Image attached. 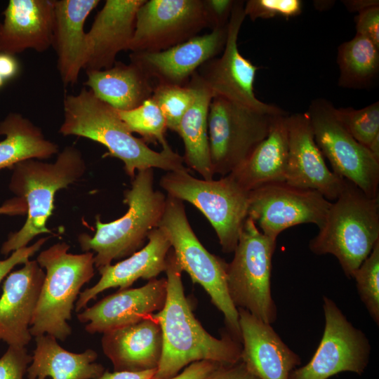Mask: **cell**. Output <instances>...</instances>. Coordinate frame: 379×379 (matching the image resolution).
<instances>
[{
  "mask_svg": "<svg viewBox=\"0 0 379 379\" xmlns=\"http://www.w3.org/2000/svg\"><path fill=\"white\" fill-rule=\"evenodd\" d=\"M276 241L265 235L248 217L234 258L227 267V286L234 305L270 324L277 317L271 293L272 260Z\"/></svg>",
  "mask_w": 379,
  "mask_h": 379,
  "instance_id": "9",
  "label": "cell"
},
{
  "mask_svg": "<svg viewBox=\"0 0 379 379\" xmlns=\"http://www.w3.org/2000/svg\"><path fill=\"white\" fill-rule=\"evenodd\" d=\"M334 109L327 100L317 98L306 111L317 146L333 172L366 196L378 197L379 162L347 132L335 116Z\"/></svg>",
  "mask_w": 379,
  "mask_h": 379,
  "instance_id": "11",
  "label": "cell"
},
{
  "mask_svg": "<svg viewBox=\"0 0 379 379\" xmlns=\"http://www.w3.org/2000/svg\"><path fill=\"white\" fill-rule=\"evenodd\" d=\"M374 159L379 162V134L366 147Z\"/></svg>",
  "mask_w": 379,
  "mask_h": 379,
  "instance_id": "47",
  "label": "cell"
},
{
  "mask_svg": "<svg viewBox=\"0 0 379 379\" xmlns=\"http://www.w3.org/2000/svg\"><path fill=\"white\" fill-rule=\"evenodd\" d=\"M0 171L26 159H47L58 153L56 143L48 140L40 128L18 113H10L0 122Z\"/></svg>",
  "mask_w": 379,
  "mask_h": 379,
  "instance_id": "30",
  "label": "cell"
},
{
  "mask_svg": "<svg viewBox=\"0 0 379 379\" xmlns=\"http://www.w3.org/2000/svg\"><path fill=\"white\" fill-rule=\"evenodd\" d=\"M227 26L197 35L161 51L131 53L130 62L137 65L155 87L186 85L203 64L222 52Z\"/></svg>",
  "mask_w": 379,
  "mask_h": 379,
  "instance_id": "16",
  "label": "cell"
},
{
  "mask_svg": "<svg viewBox=\"0 0 379 379\" xmlns=\"http://www.w3.org/2000/svg\"><path fill=\"white\" fill-rule=\"evenodd\" d=\"M220 364H222L209 360L195 361L187 366L183 371L174 377L168 379H202Z\"/></svg>",
  "mask_w": 379,
  "mask_h": 379,
  "instance_id": "42",
  "label": "cell"
},
{
  "mask_svg": "<svg viewBox=\"0 0 379 379\" xmlns=\"http://www.w3.org/2000/svg\"><path fill=\"white\" fill-rule=\"evenodd\" d=\"M147 244L140 250L115 265L98 270L100 280L92 287L80 292L75 305L79 312L101 292L111 288H128L138 279L151 280L165 272L171 245L166 232L158 227L148 234Z\"/></svg>",
  "mask_w": 379,
  "mask_h": 379,
  "instance_id": "22",
  "label": "cell"
},
{
  "mask_svg": "<svg viewBox=\"0 0 379 379\" xmlns=\"http://www.w3.org/2000/svg\"><path fill=\"white\" fill-rule=\"evenodd\" d=\"M159 227L167 234L182 271L189 274L193 283L204 288L211 302L223 314L227 333L241 343L238 310L227 286V263L211 253L200 242L188 221L182 201L166 196Z\"/></svg>",
  "mask_w": 379,
  "mask_h": 379,
  "instance_id": "7",
  "label": "cell"
},
{
  "mask_svg": "<svg viewBox=\"0 0 379 379\" xmlns=\"http://www.w3.org/2000/svg\"><path fill=\"white\" fill-rule=\"evenodd\" d=\"M85 86L99 100L116 110L133 109L149 99L155 88L135 64L117 61L108 69L86 71Z\"/></svg>",
  "mask_w": 379,
  "mask_h": 379,
  "instance_id": "27",
  "label": "cell"
},
{
  "mask_svg": "<svg viewBox=\"0 0 379 379\" xmlns=\"http://www.w3.org/2000/svg\"><path fill=\"white\" fill-rule=\"evenodd\" d=\"M5 80L0 76V88L4 86Z\"/></svg>",
  "mask_w": 379,
  "mask_h": 379,
  "instance_id": "48",
  "label": "cell"
},
{
  "mask_svg": "<svg viewBox=\"0 0 379 379\" xmlns=\"http://www.w3.org/2000/svg\"><path fill=\"white\" fill-rule=\"evenodd\" d=\"M202 379H260L242 361L232 364H220Z\"/></svg>",
  "mask_w": 379,
  "mask_h": 379,
  "instance_id": "41",
  "label": "cell"
},
{
  "mask_svg": "<svg viewBox=\"0 0 379 379\" xmlns=\"http://www.w3.org/2000/svg\"><path fill=\"white\" fill-rule=\"evenodd\" d=\"M54 24L52 46L64 85H74L84 68L87 42L84 23L99 0H53Z\"/></svg>",
  "mask_w": 379,
  "mask_h": 379,
  "instance_id": "24",
  "label": "cell"
},
{
  "mask_svg": "<svg viewBox=\"0 0 379 379\" xmlns=\"http://www.w3.org/2000/svg\"><path fill=\"white\" fill-rule=\"evenodd\" d=\"M234 2V0H204L211 30L228 25Z\"/></svg>",
  "mask_w": 379,
  "mask_h": 379,
  "instance_id": "39",
  "label": "cell"
},
{
  "mask_svg": "<svg viewBox=\"0 0 379 379\" xmlns=\"http://www.w3.org/2000/svg\"><path fill=\"white\" fill-rule=\"evenodd\" d=\"M288 154L286 182L298 187L314 190L327 200L335 201L346 180L327 166L314 140L306 112L286 117Z\"/></svg>",
  "mask_w": 379,
  "mask_h": 379,
  "instance_id": "17",
  "label": "cell"
},
{
  "mask_svg": "<svg viewBox=\"0 0 379 379\" xmlns=\"http://www.w3.org/2000/svg\"><path fill=\"white\" fill-rule=\"evenodd\" d=\"M302 6L300 0H248L244 3V10L246 16L254 21L258 18H293L302 13Z\"/></svg>",
  "mask_w": 379,
  "mask_h": 379,
  "instance_id": "36",
  "label": "cell"
},
{
  "mask_svg": "<svg viewBox=\"0 0 379 379\" xmlns=\"http://www.w3.org/2000/svg\"><path fill=\"white\" fill-rule=\"evenodd\" d=\"M69 248L57 243L37 256L46 273L29 328L32 336L48 334L63 341L72 333L67 321L80 289L94 276L95 265L93 252L73 254Z\"/></svg>",
  "mask_w": 379,
  "mask_h": 379,
  "instance_id": "6",
  "label": "cell"
},
{
  "mask_svg": "<svg viewBox=\"0 0 379 379\" xmlns=\"http://www.w3.org/2000/svg\"><path fill=\"white\" fill-rule=\"evenodd\" d=\"M196 95L195 87L189 81L184 86H157L151 96L161 111L167 128L176 132L178 126Z\"/></svg>",
  "mask_w": 379,
  "mask_h": 379,
  "instance_id": "33",
  "label": "cell"
},
{
  "mask_svg": "<svg viewBox=\"0 0 379 379\" xmlns=\"http://www.w3.org/2000/svg\"><path fill=\"white\" fill-rule=\"evenodd\" d=\"M45 278L36 260L9 274L0 298V340L25 347L32 339L29 326Z\"/></svg>",
  "mask_w": 379,
  "mask_h": 379,
  "instance_id": "19",
  "label": "cell"
},
{
  "mask_svg": "<svg viewBox=\"0 0 379 379\" xmlns=\"http://www.w3.org/2000/svg\"><path fill=\"white\" fill-rule=\"evenodd\" d=\"M340 69L338 86L348 88L371 86L379 72V47L368 38L356 34L338 48Z\"/></svg>",
  "mask_w": 379,
  "mask_h": 379,
  "instance_id": "31",
  "label": "cell"
},
{
  "mask_svg": "<svg viewBox=\"0 0 379 379\" xmlns=\"http://www.w3.org/2000/svg\"><path fill=\"white\" fill-rule=\"evenodd\" d=\"M0 25V51L15 55L27 49L47 51L53 43V0H11Z\"/></svg>",
  "mask_w": 379,
  "mask_h": 379,
  "instance_id": "23",
  "label": "cell"
},
{
  "mask_svg": "<svg viewBox=\"0 0 379 379\" xmlns=\"http://www.w3.org/2000/svg\"><path fill=\"white\" fill-rule=\"evenodd\" d=\"M241 338V361L260 379H288L301 360L271 324L237 308Z\"/></svg>",
  "mask_w": 379,
  "mask_h": 379,
  "instance_id": "20",
  "label": "cell"
},
{
  "mask_svg": "<svg viewBox=\"0 0 379 379\" xmlns=\"http://www.w3.org/2000/svg\"><path fill=\"white\" fill-rule=\"evenodd\" d=\"M56 340L48 334L35 337L36 348L27 369L28 379H95L104 373V367L94 362L98 357L95 351L74 353Z\"/></svg>",
  "mask_w": 379,
  "mask_h": 379,
  "instance_id": "28",
  "label": "cell"
},
{
  "mask_svg": "<svg viewBox=\"0 0 379 379\" xmlns=\"http://www.w3.org/2000/svg\"><path fill=\"white\" fill-rule=\"evenodd\" d=\"M48 239L41 238L32 245L18 249L12 252L8 258L0 260V282L15 265L25 264L29 260V258L40 250Z\"/></svg>",
  "mask_w": 379,
  "mask_h": 379,
  "instance_id": "40",
  "label": "cell"
},
{
  "mask_svg": "<svg viewBox=\"0 0 379 379\" xmlns=\"http://www.w3.org/2000/svg\"><path fill=\"white\" fill-rule=\"evenodd\" d=\"M166 279H152L144 286L126 288L109 295L86 308L77 317L88 322V333H105L151 316L161 310L166 298Z\"/></svg>",
  "mask_w": 379,
  "mask_h": 379,
  "instance_id": "18",
  "label": "cell"
},
{
  "mask_svg": "<svg viewBox=\"0 0 379 379\" xmlns=\"http://www.w3.org/2000/svg\"><path fill=\"white\" fill-rule=\"evenodd\" d=\"M286 113L278 115L268 135L249 157L228 174L244 190L286 181L288 138Z\"/></svg>",
  "mask_w": 379,
  "mask_h": 379,
  "instance_id": "26",
  "label": "cell"
},
{
  "mask_svg": "<svg viewBox=\"0 0 379 379\" xmlns=\"http://www.w3.org/2000/svg\"><path fill=\"white\" fill-rule=\"evenodd\" d=\"M9 189L27 204V219L22 228L8 235L2 244L1 253L5 255L27 244L41 234H52L46 223L53 214L55 193L79 180L86 171L80 150L67 146L58 153L54 163L29 159L11 168Z\"/></svg>",
  "mask_w": 379,
  "mask_h": 379,
  "instance_id": "3",
  "label": "cell"
},
{
  "mask_svg": "<svg viewBox=\"0 0 379 379\" xmlns=\"http://www.w3.org/2000/svg\"><path fill=\"white\" fill-rule=\"evenodd\" d=\"M116 111L128 130L138 133L145 143L160 144L162 147L169 145L165 138V118L151 98L133 109Z\"/></svg>",
  "mask_w": 379,
  "mask_h": 379,
  "instance_id": "32",
  "label": "cell"
},
{
  "mask_svg": "<svg viewBox=\"0 0 379 379\" xmlns=\"http://www.w3.org/2000/svg\"><path fill=\"white\" fill-rule=\"evenodd\" d=\"M102 347L114 371L157 369L163 349L162 332L154 314L136 323L103 333Z\"/></svg>",
  "mask_w": 379,
  "mask_h": 379,
  "instance_id": "25",
  "label": "cell"
},
{
  "mask_svg": "<svg viewBox=\"0 0 379 379\" xmlns=\"http://www.w3.org/2000/svg\"><path fill=\"white\" fill-rule=\"evenodd\" d=\"M352 278L357 284L361 300L373 321L379 324V241L368 256L354 272Z\"/></svg>",
  "mask_w": 379,
  "mask_h": 379,
  "instance_id": "35",
  "label": "cell"
},
{
  "mask_svg": "<svg viewBox=\"0 0 379 379\" xmlns=\"http://www.w3.org/2000/svg\"><path fill=\"white\" fill-rule=\"evenodd\" d=\"M342 2L349 11L358 13L373 6H379L378 0H344Z\"/></svg>",
  "mask_w": 379,
  "mask_h": 379,
  "instance_id": "46",
  "label": "cell"
},
{
  "mask_svg": "<svg viewBox=\"0 0 379 379\" xmlns=\"http://www.w3.org/2000/svg\"><path fill=\"white\" fill-rule=\"evenodd\" d=\"M145 0H107L86 32L87 53L84 69L112 67L117 54L128 51L136 13Z\"/></svg>",
  "mask_w": 379,
  "mask_h": 379,
  "instance_id": "21",
  "label": "cell"
},
{
  "mask_svg": "<svg viewBox=\"0 0 379 379\" xmlns=\"http://www.w3.org/2000/svg\"><path fill=\"white\" fill-rule=\"evenodd\" d=\"M166 298L154 317L163 339L162 354L153 379H168L189 364L201 360L232 364L241 360V343L228 333L221 338L209 334L194 317L185 296L182 270L173 251L167 256Z\"/></svg>",
  "mask_w": 379,
  "mask_h": 379,
  "instance_id": "1",
  "label": "cell"
},
{
  "mask_svg": "<svg viewBox=\"0 0 379 379\" xmlns=\"http://www.w3.org/2000/svg\"><path fill=\"white\" fill-rule=\"evenodd\" d=\"M32 359L25 347L9 346L0 358V379H24Z\"/></svg>",
  "mask_w": 379,
  "mask_h": 379,
  "instance_id": "37",
  "label": "cell"
},
{
  "mask_svg": "<svg viewBox=\"0 0 379 379\" xmlns=\"http://www.w3.org/2000/svg\"><path fill=\"white\" fill-rule=\"evenodd\" d=\"M324 333L310 361L295 368L288 379H328L340 372L361 374L370 358L371 345L365 333L354 327L335 302L323 297Z\"/></svg>",
  "mask_w": 379,
  "mask_h": 379,
  "instance_id": "12",
  "label": "cell"
},
{
  "mask_svg": "<svg viewBox=\"0 0 379 379\" xmlns=\"http://www.w3.org/2000/svg\"><path fill=\"white\" fill-rule=\"evenodd\" d=\"M0 25H1V23H0Z\"/></svg>",
  "mask_w": 379,
  "mask_h": 379,
  "instance_id": "49",
  "label": "cell"
},
{
  "mask_svg": "<svg viewBox=\"0 0 379 379\" xmlns=\"http://www.w3.org/2000/svg\"><path fill=\"white\" fill-rule=\"evenodd\" d=\"M137 172L131 188L124 192V202L128 208L126 213L109 222H102L96 216L94 235L82 233L78 237L83 251L95 253L97 269L138 251L162 219L166 196L154 189L153 168Z\"/></svg>",
  "mask_w": 379,
  "mask_h": 379,
  "instance_id": "5",
  "label": "cell"
},
{
  "mask_svg": "<svg viewBox=\"0 0 379 379\" xmlns=\"http://www.w3.org/2000/svg\"><path fill=\"white\" fill-rule=\"evenodd\" d=\"M63 121L59 133L64 136L83 137L104 145L111 157L124 164L126 174L159 168L168 171H189L182 156L170 145L156 152L141 138L135 137L119 118L116 109L97 98L86 88L63 99Z\"/></svg>",
  "mask_w": 379,
  "mask_h": 379,
  "instance_id": "2",
  "label": "cell"
},
{
  "mask_svg": "<svg viewBox=\"0 0 379 379\" xmlns=\"http://www.w3.org/2000/svg\"><path fill=\"white\" fill-rule=\"evenodd\" d=\"M159 185L168 196L190 203L204 215L224 253L234 251L248 218L250 192L229 175L218 180H204L193 177L189 171H168L161 176Z\"/></svg>",
  "mask_w": 379,
  "mask_h": 379,
  "instance_id": "8",
  "label": "cell"
},
{
  "mask_svg": "<svg viewBox=\"0 0 379 379\" xmlns=\"http://www.w3.org/2000/svg\"><path fill=\"white\" fill-rule=\"evenodd\" d=\"M319 230L309 241L310 250L316 255H334L345 274L352 278L379 241L378 197H369L346 180Z\"/></svg>",
  "mask_w": 379,
  "mask_h": 379,
  "instance_id": "4",
  "label": "cell"
},
{
  "mask_svg": "<svg viewBox=\"0 0 379 379\" xmlns=\"http://www.w3.org/2000/svg\"><path fill=\"white\" fill-rule=\"evenodd\" d=\"M157 369H150L142 371H117L104 373L95 379H153Z\"/></svg>",
  "mask_w": 379,
  "mask_h": 379,
  "instance_id": "44",
  "label": "cell"
},
{
  "mask_svg": "<svg viewBox=\"0 0 379 379\" xmlns=\"http://www.w3.org/2000/svg\"><path fill=\"white\" fill-rule=\"evenodd\" d=\"M335 116L347 132L366 147L379 134V102L362 109H334Z\"/></svg>",
  "mask_w": 379,
  "mask_h": 379,
  "instance_id": "34",
  "label": "cell"
},
{
  "mask_svg": "<svg viewBox=\"0 0 379 379\" xmlns=\"http://www.w3.org/2000/svg\"><path fill=\"white\" fill-rule=\"evenodd\" d=\"M331 204L314 190L272 182L249 192L248 217L265 235L277 240L281 232L297 225L312 223L320 228Z\"/></svg>",
  "mask_w": 379,
  "mask_h": 379,
  "instance_id": "15",
  "label": "cell"
},
{
  "mask_svg": "<svg viewBox=\"0 0 379 379\" xmlns=\"http://www.w3.org/2000/svg\"><path fill=\"white\" fill-rule=\"evenodd\" d=\"M354 21L357 34L368 38L379 47V6L359 13Z\"/></svg>",
  "mask_w": 379,
  "mask_h": 379,
  "instance_id": "38",
  "label": "cell"
},
{
  "mask_svg": "<svg viewBox=\"0 0 379 379\" xmlns=\"http://www.w3.org/2000/svg\"><path fill=\"white\" fill-rule=\"evenodd\" d=\"M190 80L195 87V98L182 117L176 133L184 143V164L197 172L202 179L212 180L214 174L210 157L208 115L214 95L197 72Z\"/></svg>",
  "mask_w": 379,
  "mask_h": 379,
  "instance_id": "29",
  "label": "cell"
},
{
  "mask_svg": "<svg viewBox=\"0 0 379 379\" xmlns=\"http://www.w3.org/2000/svg\"><path fill=\"white\" fill-rule=\"evenodd\" d=\"M279 114L256 111L224 98L214 96L208 115L210 157L213 174L223 177L239 166L268 135Z\"/></svg>",
  "mask_w": 379,
  "mask_h": 379,
  "instance_id": "10",
  "label": "cell"
},
{
  "mask_svg": "<svg viewBox=\"0 0 379 379\" xmlns=\"http://www.w3.org/2000/svg\"><path fill=\"white\" fill-rule=\"evenodd\" d=\"M20 63L15 55L0 51V76L5 80H10L18 75Z\"/></svg>",
  "mask_w": 379,
  "mask_h": 379,
  "instance_id": "43",
  "label": "cell"
},
{
  "mask_svg": "<svg viewBox=\"0 0 379 379\" xmlns=\"http://www.w3.org/2000/svg\"><path fill=\"white\" fill-rule=\"evenodd\" d=\"M244 8V1H235L222 54L206 62L196 72L214 96L256 111L283 114L285 112L281 108L260 101L254 93V81L259 67L240 53L237 45L239 33L246 18Z\"/></svg>",
  "mask_w": 379,
  "mask_h": 379,
  "instance_id": "13",
  "label": "cell"
},
{
  "mask_svg": "<svg viewBox=\"0 0 379 379\" xmlns=\"http://www.w3.org/2000/svg\"><path fill=\"white\" fill-rule=\"evenodd\" d=\"M210 28L204 0H145L138 8L128 50L158 52Z\"/></svg>",
  "mask_w": 379,
  "mask_h": 379,
  "instance_id": "14",
  "label": "cell"
},
{
  "mask_svg": "<svg viewBox=\"0 0 379 379\" xmlns=\"http://www.w3.org/2000/svg\"><path fill=\"white\" fill-rule=\"evenodd\" d=\"M27 213V204L22 197H14L6 201L0 206V214L23 215Z\"/></svg>",
  "mask_w": 379,
  "mask_h": 379,
  "instance_id": "45",
  "label": "cell"
}]
</instances>
